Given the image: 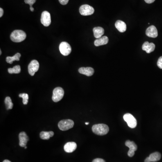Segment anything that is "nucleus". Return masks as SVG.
<instances>
[{
    "label": "nucleus",
    "mask_w": 162,
    "mask_h": 162,
    "mask_svg": "<svg viewBox=\"0 0 162 162\" xmlns=\"http://www.w3.org/2000/svg\"><path fill=\"white\" fill-rule=\"evenodd\" d=\"M92 130L95 134L99 136H103L108 133L109 131V127L106 124H95L92 126Z\"/></svg>",
    "instance_id": "f257e3e1"
},
{
    "label": "nucleus",
    "mask_w": 162,
    "mask_h": 162,
    "mask_svg": "<svg viewBox=\"0 0 162 162\" xmlns=\"http://www.w3.org/2000/svg\"><path fill=\"white\" fill-rule=\"evenodd\" d=\"M10 39L15 42H20L26 39V34L24 31L16 30L13 31L10 35Z\"/></svg>",
    "instance_id": "f03ea898"
},
{
    "label": "nucleus",
    "mask_w": 162,
    "mask_h": 162,
    "mask_svg": "<svg viewBox=\"0 0 162 162\" xmlns=\"http://www.w3.org/2000/svg\"><path fill=\"white\" fill-rule=\"evenodd\" d=\"M74 122L71 119H64L59 122L58 123V127L61 131H67L73 127Z\"/></svg>",
    "instance_id": "7ed1b4c3"
},
{
    "label": "nucleus",
    "mask_w": 162,
    "mask_h": 162,
    "mask_svg": "<svg viewBox=\"0 0 162 162\" xmlns=\"http://www.w3.org/2000/svg\"><path fill=\"white\" fill-rule=\"evenodd\" d=\"M64 91L60 87H57L53 90L52 99L55 102H59L64 96Z\"/></svg>",
    "instance_id": "20e7f679"
},
{
    "label": "nucleus",
    "mask_w": 162,
    "mask_h": 162,
    "mask_svg": "<svg viewBox=\"0 0 162 162\" xmlns=\"http://www.w3.org/2000/svg\"><path fill=\"white\" fill-rule=\"evenodd\" d=\"M124 121L127 122L128 127L132 128H135L137 125V121L135 117L129 113L126 114L123 116Z\"/></svg>",
    "instance_id": "39448f33"
},
{
    "label": "nucleus",
    "mask_w": 162,
    "mask_h": 162,
    "mask_svg": "<svg viewBox=\"0 0 162 162\" xmlns=\"http://www.w3.org/2000/svg\"><path fill=\"white\" fill-rule=\"evenodd\" d=\"M94 8L88 5H83L79 8L80 14L84 16L91 15L94 13Z\"/></svg>",
    "instance_id": "423d86ee"
},
{
    "label": "nucleus",
    "mask_w": 162,
    "mask_h": 162,
    "mask_svg": "<svg viewBox=\"0 0 162 162\" xmlns=\"http://www.w3.org/2000/svg\"><path fill=\"white\" fill-rule=\"evenodd\" d=\"M60 51V53L64 56H67L71 52V46L67 42H62L60 43L59 46Z\"/></svg>",
    "instance_id": "0eeeda50"
},
{
    "label": "nucleus",
    "mask_w": 162,
    "mask_h": 162,
    "mask_svg": "<svg viewBox=\"0 0 162 162\" xmlns=\"http://www.w3.org/2000/svg\"><path fill=\"white\" fill-rule=\"evenodd\" d=\"M41 23L46 27H48L51 24V17L49 12L44 11L42 12L41 18Z\"/></svg>",
    "instance_id": "6e6552de"
},
{
    "label": "nucleus",
    "mask_w": 162,
    "mask_h": 162,
    "mask_svg": "<svg viewBox=\"0 0 162 162\" xmlns=\"http://www.w3.org/2000/svg\"><path fill=\"white\" fill-rule=\"evenodd\" d=\"M39 68V64L36 60H33L28 66V71L31 76H34L35 73L38 71Z\"/></svg>",
    "instance_id": "1a4fd4ad"
},
{
    "label": "nucleus",
    "mask_w": 162,
    "mask_h": 162,
    "mask_svg": "<svg viewBox=\"0 0 162 162\" xmlns=\"http://www.w3.org/2000/svg\"><path fill=\"white\" fill-rule=\"evenodd\" d=\"M125 145L129 148V151L127 153L128 156L130 157H133L135 154V151L137 149V146L136 144L133 141L127 140L125 142Z\"/></svg>",
    "instance_id": "9d476101"
},
{
    "label": "nucleus",
    "mask_w": 162,
    "mask_h": 162,
    "mask_svg": "<svg viewBox=\"0 0 162 162\" xmlns=\"http://www.w3.org/2000/svg\"><path fill=\"white\" fill-rule=\"evenodd\" d=\"M145 34L146 36L152 38H156L158 35L157 28L154 25H151L148 27L146 29Z\"/></svg>",
    "instance_id": "9b49d317"
},
{
    "label": "nucleus",
    "mask_w": 162,
    "mask_h": 162,
    "mask_svg": "<svg viewBox=\"0 0 162 162\" xmlns=\"http://www.w3.org/2000/svg\"><path fill=\"white\" fill-rule=\"evenodd\" d=\"M19 146L22 147L26 146L27 142L29 140V138L25 132H21L19 134Z\"/></svg>",
    "instance_id": "f8f14e48"
},
{
    "label": "nucleus",
    "mask_w": 162,
    "mask_h": 162,
    "mask_svg": "<svg viewBox=\"0 0 162 162\" xmlns=\"http://www.w3.org/2000/svg\"><path fill=\"white\" fill-rule=\"evenodd\" d=\"M155 45L153 43H149L148 42H144L142 45V49L143 51H146L148 54L154 51Z\"/></svg>",
    "instance_id": "ddd939ff"
},
{
    "label": "nucleus",
    "mask_w": 162,
    "mask_h": 162,
    "mask_svg": "<svg viewBox=\"0 0 162 162\" xmlns=\"http://www.w3.org/2000/svg\"><path fill=\"white\" fill-rule=\"evenodd\" d=\"M78 72L81 74L87 76H91L94 74V70L91 67H82L79 69Z\"/></svg>",
    "instance_id": "4468645a"
},
{
    "label": "nucleus",
    "mask_w": 162,
    "mask_h": 162,
    "mask_svg": "<svg viewBox=\"0 0 162 162\" xmlns=\"http://www.w3.org/2000/svg\"><path fill=\"white\" fill-rule=\"evenodd\" d=\"M77 144L74 142H69L66 143L64 146V150L67 153H72L76 149Z\"/></svg>",
    "instance_id": "2eb2a0df"
},
{
    "label": "nucleus",
    "mask_w": 162,
    "mask_h": 162,
    "mask_svg": "<svg viewBox=\"0 0 162 162\" xmlns=\"http://www.w3.org/2000/svg\"><path fill=\"white\" fill-rule=\"evenodd\" d=\"M116 28L121 33L125 32L127 29V25L125 22L122 20H117L115 24Z\"/></svg>",
    "instance_id": "dca6fc26"
},
{
    "label": "nucleus",
    "mask_w": 162,
    "mask_h": 162,
    "mask_svg": "<svg viewBox=\"0 0 162 162\" xmlns=\"http://www.w3.org/2000/svg\"><path fill=\"white\" fill-rule=\"evenodd\" d=\"M109 42V38L106 36H103L98 38L95 41L94 45L96 46H100L102 45H106Z\"/></svg>",
    "instance_id": "f3484780"
},
{
    "label": "nucleus",
    "mask_w": 162,
    "mask_h": 162,
    "mask_svg": "<svg viewBox=\"0 0 162 162\" xmlns=\"http://www.w3.org/2000/svg\"><path fill=\"white\" fill-rule=\"evenodd\" d=\"M93 31L94 37L97 39L102 37L103 34H104V29L102 27H95L93 28Z\"/></svg>",
    "instance_id": "a211bd4d"
},
{
    "label": "nucleus",
    "mask_w": 162,
    "mask_h": 162,
    "mask_svg": "<svg viewBox=\"0 0 162 162\" xmlns=\"http://www.w3.org/2000/svg\"><path fill=\"white\" fill-rule=\"evenodd\" d=\"M161 155L159 152H156L152 153L150 155L149 158L150 162H155L159 161L161 159Z\"/></svg>",
    "instance_id": "6ab92c4d"
},
{
    "label": "nucleus",
    "mask_w": 162,
    "mask_h": 162,
    "mask_svg": "<svg viewBox=\"0 0 162 162\" xmlns=\"http://www.w3.org/2000/svg\"><path fill=\"white\" fill-rule=\"evenodd\" d=\"M53 132H42L40 134V138L42 140H49L50 138L54 136Z\"/></svg>",
    "instance_id": "aec40b11"
},
{
    "label": "nucleus",
    "mask_w": 162,
    "mask_h": 162,
    "mask_svg": "<svg viewBox=\"0 0 162 162\" xmlns=\"http://www.w3.org/2000/svg\"><path fill=\"white\" fill-rule=\"evenodd\" d=\"M20 57H21V54L19 53H17L15 54L14 56H12V57L8 56V57H6V61L7 63H9L10 64H12L13 61H15V60L19 61Z\"/></svg>",
    "instance_id": "412c9836"
},
{
    "label": "nucleus",
    "mask_w": 162,
    "mask_h": 162,
    "mask_svg": "<svg viewBox=\"0 0 162 162\" xmlns=\"http://www.w3.org/2000/svg\"><path fill=\"white\" fill-rule=\"evenodd\" d=\"M8 73L10 74L13 73H19L21 71V68L19 65H16L13 67V68H9L8 69Z\"/></svg>",
    "instance_id": "4be33fe9"
},
{
    "label": "nucleus",
    "mask_w": 162,
    "mask_h": 162,
    "mask_svg": "<svg viewBox=\"0 0 162 162\" xmlns=\"http://www.w3.org/2000/svg\"><path fill=\"white\" fill-rule=\"evenodd\" d=\"M6 106V109L7 110L12 109L13 107V104L12 102L11 98L9 96H7L5 100Z\"/></svg>",
    "instance_id": "5701e85b"
},
{
    "label": "nucleus",
    "mask_w": 162,
    "mask_h": 162,
    "mask_svg": "<svg viewBox=\"0 0 162 162\" xmlns=\"http://www.w3.org/2000/svg\"><path fill=\"white\" fill-rule=\"evenodd\" d=\"M19 96L23 99V103L24 105H27L28 103V94L26 93H22L19 95Z\"/></svg>",
    "instance_id": "b1692460"
},
{
    "label": "nucleus",
    "mask_w": 162,
    "mask_h": 162,
    "mask_svg": "<svg viewBox=\"0 0 162 162\" xmlns=\"http://www.w3.org/2000/svg\"><path fill=\"white\" fill-rule=\"evenodd\" d=\"M36 0H24V2L26 4H29L30 5V10L31 11H34V8L33 7V5L35 3Z\"/></svg>",
    "instance_id": "393cba45"
},
{
    "label": "nucleus",
    "mask_w": 162,
    "mask_h": 162,
    "mask_svg": "<svg viewBox=\"0 0 162 162\" xmlns=\"http://www.w3.org/2000/svg\"><path fill=\"white\" fill-rule=\"evenodd\" d=\"M157 65L159 68L160 69H162V56L159 57L158 62H157Z\"/></svg>",
    "instance_id": "a878e982"
},
{
    "label": "nucleus",
    "mask_w": 162,
    "mask_h": 162,
    "mask_svg": "<svg viewBox=\"0 0 162 162\" xmlns=\"http://www.w3.org/2000/svg\"><path fill=\"white\" fill-rule=\"evenodd\" d=\"M59 1L60 3L63 5H65L66 4H68L69 0H59Z\"/></svg>",
    "instance_id": "bb28decb"
},
{
    "label": "nucleus",
    "mask_w": 162,
    "mask_h": 162,
    "mask_svg": "<svg viewBox=\"0 0 162 162\" xmlns=\"http://www.w3.org/2000/svg\"><path fill=\"white\" fill-rule=\"evenodd\" d=\"M92 162H105V161L102 159L97 158L94 159Z\"/></svg>",
    "instance_id": "cd10ccee"
},
{
    "label": "nucleus",
    "mask_w": 162,
    "mask_h": 162,
    "mask_svg": "<svg viewBox=\"0 0 162 162\" xmlns=\"http://www.w3.org/2000/svg\"><path fill=\"white\" fill-rule=\"evenodd\" d=\"M155 0H145V2L148 4H151L155 1Z\"/></svg>",
    "instance_id": "c85d7f7f"
},
{
    "label": "nucleus",
    "mask_w": 162,
    "mask_h": 162,
    "mask_svg": "<svg viewBox=\"0 0 162 162\" xmlns=\"http://www.w3.org/2000/svg\"><path fill=\"white\" fill-rule=\"evenodd\" d=\"M3 14H4V11L2 8H0V17H2L3 16Z\"/></svg>",
    "instance_id": "c756f323"
},
{
    "label": "nucleus",
    "mask_w": 162,
    "mask_h": 162,
    "mask_svg": "<svg viewBox=\"0 0 162 162\" xmlns=\"http://www.w3.org/2000/svg\"><path fill=\"white\" fill-rule=\"evenodd\" d=\"M145 162H150L149 158V157H147V158L145 159Z\"/></svg>",
    "instance_id": "7c9ffc66"
},
{
    "label": "nucleus",
    "mask_w": 162,
    "mask_h": 162,
    "mask_svg": "<svg viewBox=\"0 0 162 162\" xmlns=\"http://www.w3.org/2000/svg\"><path fill=\"white\" fill-rule=\"evenodd\" d=\"M3 162H10V161H9V160H7V159H6V160H4V161H3Z\"/></svg>",
    "instance_id": "2f4dec72"
},
{
    "label": "nucleus",
    "mask_w": 162,
    "mask_h": 162,
    "mask_svg": "<svg viewBox=\"0 0 162 162\" xmlns=\"http://www.w3.org/2000/svg\"><path fill=\"white\" fill-rule=\"evenodd\" d=\"M89 124V123L88 122L85 123V124H86V125H88V124Z\"/></svg>",
    "instance_id": "473e14b6"
},
{
    "label": "nucleus",
    "mask_w": 162,
    "mask_h": 162,
    "mask_svg": "<svg viewBox=\"0 0 162 162\" xmlns=\"http://www.w3.org/2000/svg\"><path fill=\"white\" fill-rule=\"evenodd\" d=\"M0 52H1V53H0V55H1V51H0Z\"/></svg>",
    "instance_id": "72a5a7b5"
},
{
    "label": "nucleus",
    "mask_w": 162,
    "mask_h": 162,
    "mask_svg": "<svg viewBox=\"0 0 162 162\" xmlns=\"http://www.w3.org/2000/svg\"><path fill=\"white\" fill-rule=\"evenodd\" d=\"M24 148H25V149H27V147H26V146H25V147H24Z\"/></svg>",
    "instance_id": "f704fd0d"
}]
</instances>
